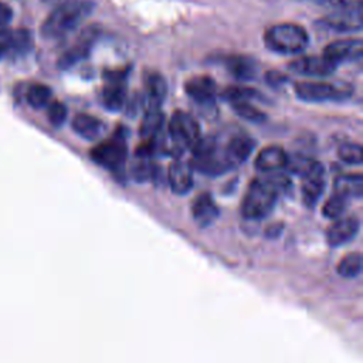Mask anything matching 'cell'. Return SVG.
<instances>
[{
	"instance_id": "cell-1",
	"label": "cell",
	"mask_w": 363,
	"mask_h": 363,
	"mask_svg": "<svg viewBox=\"0 0 363 363\" xmlns=\"http://www.w3.org/2000/svg\"><path fill=\"white\" fill-rule=\"evenodd\" d=\"M94 10L91 0H69L48 14L41 26V35L47 40L61 38L75 30Z\"/></svg>"
},
{
	"instance_id": "cell-2",
	"label": "cell",
	"mask_w": 363,
	"mask_h": 363,
	"mask_svg": "<svg viewBox=\"0 0 363 363\" xmlns=\"http://www.w3.org/2000/svg\"><path fill=\"white\" fill-rule=\"evenodd\" d=\"M278 190L267 176L254 179L244 194L241 213L248 220H261L267 217L278 199Z\"/></svg>"
},
{
	"instance_id": "cell-3",
	"label": "cell",
	"mask_w": 363,
	"mask_h": 363,
	"mask_svg": "<svg viewBox=\"0 0 363 363\" xmlns=\"http://www.w3.org/2000/svg\"><path fill=\"white\" fill-rule=\"evenodd\" d=\"M265 47L278 54H298L309 43V35L303 27L294 23H279L267 28L264 34Z\"/></svg>"
},
{
	"instance_id": "cell-4",
	"label": "cell",
	"mask_w": 363,
	"mask_h": 363,
	"mask_svg": "<svg viewBox=\"0 0 363 363\" xmlns=\"http://www.w3.org/2000/svg\"><path fill=\"white\" fill-rule=\"evenodd\" d=\"M191 167L204 173L207 176H220L230 170L227 164L223 149L218 146V142L214 136L200 138L191 146Z\"/></svg>"
},
{
	"instance_id": "cell-5",
	"label": "cell",
	"mask_w": 363,
	"mask_h": 363,
	"mask_svg": "<svg viewBox=\"0 0 363 363\" xmlns=\"http://www.w3.org/2000/svg\"><path fill=\"white\" fill-rule=\"evenodd\" d=\"M352 86L346 82L301 81L295 84V95L305 102L343 101L350 96Z\"/></svg>"
},
{
	"instance_id": "cell-6",
	"label": "cell",
	"mask_w": 363,
	"mask_h": 363,
	"mask_svg": "<svg viewBox=\"0 0 363 363\" xmlns=\"http://www.w3.org/2000/svg\"><path fill=\"white\" fill-rule=\"evenodd\" d=\"M169 136L174 149L183 152L184 149H191L200 139V126L191 115L177 111L170 118Z\"/></svg>"
},
{
	"instance_id": "cell-7",
	"label": "cell",
	"mask_w": 363,
	"mask_h": 363,
	"mask_svg": "<svg viewBox=\"0 0 363 363\" xmlns=\"http://www.w3.org/2000/svg\"><path fill=\"white\" fill-rule=\"evenodd\" d=\"M128 69H108L104 72V86L101 92L102 105L108 111H121L126 104Z\"/></svg>"
},
{
	"instance_id": "cell-8",
	"label": "cell",
	"mask_w": 363,
	"mask_h": 363,
	"mask_svg": "<svg viewBox=\"0 0 363 363\" xmlns=\"http://www.w3.org/2000/svg\"><path fill=\"white\" fill-rule=\"evenodd\" d=\"M91 159L106 169L115 170L121 167L128 156V146L122 133H115L109 139H105L89 152Z\"/></svg>"
},
{
	"instance_id": "cell-9",
	"label": "cell",
	"mask_w": 363,
	"mask_h": 363,
	"mask_svg": "<svg viewBox=\"0 0 363 363\" xmlns=\"http://www.w3.org/2000/svg\"><path fill=\"white\" fill-rule=\"evenodd\" d=\"M99 33H101V30H99L98 26L85 27L79 33V35L75 38L72 45L69 48H67L60 55V58L57 61L58 68L60 69H69L75 64L85 60L89 55L94 44L96 43V40L99 37Z\"/></svg>"
},
{
	"instance_id": "cell-10",
	"label": "cell",
	"mask_w": 363,
	"mask_h": 363,
	"mask_svg": "<svg viewBox=\"0 0 363 363\" xmlns=\"http://www.w3.org/2000/svg\"><path fill=\"white\" fill-rule=\"evenodd\" d=\"M363 55L362 38H342L332 41L323 50V57L333 65L350 61H359Z\"/></svg>"
},
{
	"instance_id": "cell-11",
	"label": "cell",
	"mask_w": 363,
	"mask_h": 363,
	"mask_svg": "<svg viewBox=\"0 0 363 363\" xmlns=\"http://www.w3.org/2000/svg\"><path fill=\"white\" fill-rule=\"evenodd\" d=\"M360 230V220L356 216H342L326 228L325 238L329 247H342L352 241Z\"/></svg>"
},
{
	"instance_id": "cell-12",
	"label": "cell",
	"mask_w": 363,
	"mask_h": 363,
	"mask_svg": "<svg viewBox=\"0 0 363 363\" xmlns=\"http://www.w3.org/2000/svg\"><path fill=\"white\" fill-rule=\"evenodd\" d=\"M289 71L302 75V77H328L335 69L336 65H333L330 61H328L323 55H308V57H299L289 62L288 65Z\"/></svg>"
},
{
	"instance_id": "cell-13",
	"label": "cell",
	"mask_w": 363,
	"mask_h": 363,
	"mask_svg": "<svg viewBox=\"0 0 363 363\" xmlns=\"http://www.w3.org/2000/svg\"><path fill=\"white\" fill-rule=\"evenodd\" d=\"M254 147H255L254 139L250 138L248 135L240 133L230 138L225 146L221 149H223V156L227 164L230 166V169H233L242 164L250 157Z\"/></svg>"
},
{
	"instance_id": "cell-14",
	"label": "cell",
	"mask_w": 363,
	"mask_h": 363,
	"mask_svg": "<svg viewBox=\"0 0 363 363\" xmlns=\"http://www.w3.org/2000/svg\"><path fill=\"white\" fill-rule=\"evenodd\" d=\"M322 23L335 31L352 33L362 30V9H339L337 11L326 16Z\"/></svg>"
},
{
	"instance_id": "cell-15",
	"label": "cell",
	"mask_w": 363,
	"mask_h": 363,
	"mask_svg": "<svg viewBox=\"0 0 363 363\" xmlns=\"http://www.w3.org/2000/svg\"><path fill=\"white\" fill-rule=\"evenodd\" d=\"M184 89L194 102L206 105L213 102L217 92V85L208 75H194L186 81Z\"/></svg>"
},
{
	"instance_id": "cell-16",
	"label": "cell",
	"mask_w": 363,
	"mask_h": 363,
	"mask_svg": "<svg viewBox=\"0 0 363 363\" xmlns=\"http://www.w3.org/2000/svg\"><path fill=\"white\" fill-rule=\"evenodd\" d=\"M143 88H145L143 102L147 105V108H160L167 94L166 79L156 71H146L143 74Z\"/></svg>"
},
{
	"instance_id": "cell-17",
	"label": "cell",
	"mask_w": 363,
	"mask_h": 363,
	"mask_svg": "<svg viewBox=\"0 0 363 363\" xmlns=\"http://www.w3.org/2000/svg\"><path fill=\"white\" fill-rule=\"evenodd\" d=\"M288 155L279 146H267L255 157V169L261 173L281 172L286 167Z\"/></svg>"
},
{
	"instance_id": "cell-18",
	"label": "cell",
	"mask_w": 363,
	"mask_h": 363,
	"mask_svg": "<svg viewBox=\"0 0 363 363\" xmlns=\"http://www.w3.org/2000/svg\"><path fill=\"white\" fill-rule=\"evenodd\" d=\"M325 170L323 167L301 177L302 183H301V196H302V201L306 207L313 208L318 203V200L320 199V196L323 194L325 190Z\"/></svg>"
},
{
	"instance_id": "cell-19",
	"label": "cell",
	"mask_w": 363,
	"mask_h": 363,
	"mask_svg": "<svg viewBox=\"0 0 363 363\" xmlns=\"http://www.w3.org/2000/svg\"><path fill=\"white\" fill-rule=\"evenodd\" d=\"M170 189L176 194H186L193 186V167L183 160H174L167 172Z\"/></svg>"
},
{
	"instance_id": "cell-20",
	"label": "cell",
	"mask_w": 363,
	"mask_h": 363,
	"mask_svg": "<svg viewBox=\"0 0 363 363\" xmlns=\"http://www.w3.org/2000/svg\"><path fill=\"white\" fill-rule=\"evenodd\" d=\"M191 217L200 227H208L218 217V207L211 194L201 193L191 203Z\"/></svg>"
},
{
	"instance_id": "cell-21",
	"label": "cell",
	"mask_w": 363,
	"mask_h": 363,
	"mask_svg": "<svg viewBox=\"0 0 363 363\" xmlns=\"http://www.w3.org/2000/svg\"><path fill=\"white\" fill-rule=\"evenodd\" d=\"M72 129L77 135L86 140H96L102 135L105 125L96 116L88 113H78L72 119Z\"/></svg>"
},
{
	"instance_id": "cell-22",
	"label": "cell",
	"mask_w": 363,
	"mask_h": 363,
	"mask_svg": "<svg viewBox=\"0 0 363 363\" xmlns=\"http://www.w3.org/2000/svg\"><path fill=\"white\" fill-rule=\"evenodd\" d=\"M227 71L240 81L254 79L257 75V62L247 55H230L225 58Z\"/></svg>"
},
{
	"instance_id": "cell-23",
	"label": "cell",
	"mask_w": 363,
	"mask_h": 363,
	"mask_svg": "<svg viewBox=\"0 0 363 363\" xmlns=\"http://www.w3.org/2000/svg\"><path fill=\"white\" fill-rule=\"evenodd\" d=\"M335 193L347 199H360L363 196V176L360 173L342 174L335 179Z\"/></svg>"
},
{
	"instance_id": "cell-24",
	"label": "cell",
	"mask_w": 363,
	"mask_h": 363,
	"mask_svg": "<svg viewBox=\"0 0 363 363\" xmlns=\"http://www.w3.org/2000/svg\"><path fill=\"white\" fill-rule=\"evenodd\" d=\"M163 113L160 108H147L140 123V136L143 140L156 138L163 125Z\"/></svg>"
},
{
	"instance_id": "cell-25",
	"label": "cell",
	"mask_w": 363,
	"mask_h": 363,
	"mask_svg": "<svg viewBox=\"0 0 363 363\" xmlns=\"http://www.w3.org/2000/svg\"><path fill=\"white\" fill-rule=\"evenodd\" d=\"M362 268H363V258L360 252H350L346 254L337 264L336 267V272L342 277V278H356L362 274Z\"/></svg>"
},
{
	"instance_id": "cell-26",
	"label": "cell",
	"mask_w": 363,
	"mask_h": 363,
	"mask_svg": "<svg viewBox=\"0 0 363 363\" xmlns=\"http://www.w3.org/2000/svg\"><path fill=\"white\" fill-rule=\"evenodd\" d=\"M51 95H52V91L48 85L40 84V82L31 84L27 89V102L34 109H40L50 104Z\"/></svg>"
},
{
	"instance_id": "cell-27",
	"label": "cell",
	"mask_w": 363,
	"mask_h": 363,
	"mask_svg": "<svg viewBox=\"0 0 363 363\" xmlns=\"http://www.w3.org/2000/svg\"><path fill=\"white\" fill-rule=\"evenodd\" d=\"M286 167L289 169L291 173L298 174L299 177H303L320 167H323L319 162H316L315 159H311L308 156H301V155H295L292 157L288 156V163Z\"/></svg>"
},
{
	"instance_id": "cell-28",
	"label": "cell",
	"mask_w": 363,
	"mask_h": 363,
	"mask_svg": "<svg viewBox=\"0 0 363 363\" xmlns=\"http://www.w3.org/2000/svg\"><path fill=\"white\" fill-rule=\"evenodd\" d=\"M33 35L27 28H17L11 31V55H24L33 48Z\"/></svg>"
},
{
	"instance_id": "cell-29",
	"label": "cell",
	"mask_w": 363,
	"mask_h": 363,
	"mask_svg": "<svg viewBox=\"0 0 363 363\" xmlns=\"http://www.w3.org/2000/svg\"><path fill=\"white\" fill-rule=\"evenodd\" d=\"M347 201H349L347 197L335 193L325 201V204L322 207L323 217L329 218V220H336V218L342 217L345 214V210L347 208Z\"/></svg>"
},
{
	"instance_id": "cell-30",
	"label": "cell",
	"mask_w": 363,
	"mask_h": 363,
	"mask_svg": "<svg viewBox=\"0 0 363 363\" xmlns=\"http://www.w3.org/2000/svg\"><path fill=\"white\" fill-rule=\"evenodd\" d=\"M231 106L238 116H241L242 119H245L248 122L261 123L267 119L265 113L261 109H258L257 106H254L250 101H238V102L231 104Z\"/></svg>"
},
{
	"instance_id": "cell-31",
	"label": "cell",
	"mask_w": 363,
	"mask_h": 363,
	"mask_svg": "<svg viewBox=\"0 0 363 363\" xmlns=\"http://www.w3.org/2000/svg\"><path fill=\"white\" fill-rule=\"evenodd\" d=\"M130 174L136 182H147L155 177L156 166L150 162L149 157H138V160L130 167Z\"/></svg>"
},
{
	"instance_id": "cell-32",
	"label": "cell",
	"mask_w": 363,
	"mask_h": 363,
	"mask_svg": "<svg viewBox=\"0 0 363 363\" xmlns=\"http://www.w3.org/2000/svg\"><path fill=\"white\" fill-rule=\"evenodd\" d=\"M337 156L342 162L347 163V164H354L359 166L363 162V152H362V146L359 143H353V142H347V143H342L337 147Z\"/></svg>"
},
{
	"instance_id": "cell-33",
	"label": "cell",
	"mask_w": 363,
	"mask_h": 363,
	"mask_svg": "<svg viewBox=\"0 0 363 363\" xmlns=\"http://www.w3.org/2000/svg\"><path fill=\"white\" fill-rule=\"evenodd\" d=\"M221 96L227 101H230L231 104L238 102V101H251V98L255 96V89L252 88H247V86H228L223 91Z\"/></svg>"
},
{
	"instance_id": "cell-34",
	"label": "cell",
	"mask_w": 363,
	"mask_h": 363,
	"mask_svg": "<svg viewBox=\"0 0 363 363\" xmlns=\"http://www.w3.org/2000/svg\"><path fill=\"white\" fill-rule=\"evenodd\" d=\"M67 106L61 101H52L47 105V118L52 126H61L67 119Z\"/></svg>"
},
{
	"instance_id": "cell-35",
	"label": "cell",
	"mask_w": 363,
	"mask_h": 363,
	"mask_svg": "<svg viewBox=\"0 0 363 363\" xmlns=\"http://www.w3.org/2000/svg\"><path fill=\"white\" fill-rule=\"evenodd\" d=\"M11 31L7 28H0V60L11 52Z\"/></svg>"
},
{
	"instance_id": "cell-36",
	"label": "cell",
	"mask_w": 363,
	"mask_h": 363,
	"mask_svg": "<svg viewBox=\"0 0 363 363\" xmlns=\"http://www.w3.org/2000/svg\"><path fill=\"white\" fill-rule=\"evenodd\" d=\"M265 79H267V82H268L271 86H279V85H284L288 78H286V75H284V72H279V71H269V72H267Z\"/></svg>"
},
{
	"instance_id": "cell-37",
	"label": "cell",
	"mask_w": 363,
	"mask_h": 363,
	"mask_svg": "<svg viewBox=\"0 0 363 363\" xmlns=\"http://www.w3.org/2000/svg\"><path fill=\"white\" fill-rule=\"evenodd\" d=\"M13 18V10L6 3L0 1V28H4Z\"/></svg>"
},
{
	"instance_id": "cell-38",
	"label": "cell",
	"mask_w": 363,
	"mask_h": 363,
	"mask_svg": "<svg viewBox=\"0 0 363 363\" xmlns=\"http://www.w3.org/2000/svg\"><path fill=\"white\" fill-rule=\"evenodd\" d=\"M339 9H362V0H333Z\"/></svg>"
},
{
	"instance_id": "cell-39",
	"label": "cell",
	"mask_w": 363,
	"mask_h": 363,
	"mask_svg": "<svg viewBox=\"0 0 363 363\" xmlns=\"http://www.w3.org/2000/svg\"><path fill=\"white\" fill-rule=\"evenodd\" d=\"M67 1H69V0H43V3L50 4V6H60V4L67 3Z\"/></svg>"
}]
</instances>
